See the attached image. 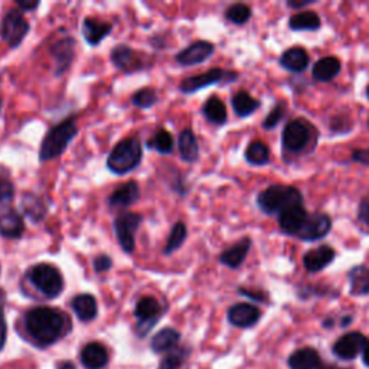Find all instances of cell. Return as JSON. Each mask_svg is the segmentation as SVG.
Returning <instances> with one entry per match:
<instances>
[{
	"mask_svg": "<svg viewBox=\"0 0 369 369\" xmlns=\"http://www.w3.org/2000/svg\"><path fill=\"white\" fill-rule=\"evenodd\" d=\"M81 362L87 369L104 368L109 362V350L102 344H88L81 350Z\"/></svg>",
	"mask_w": 369,
	"mask_h": 369,
	"instance_id": "obj_24",
	"label": "cell"
},
{
	"mask_svg": "<svg viewBox=\"0 0 369 369\" xmlns=\"http://www.w3.org/2000/svg\"><path fill=\"white\" fill-rule=\"evenodd\" d=\"M332 228V219L324 212L309 214L302 230L298 234V238L303 241H319L326 237Z\"/></svg>",
	"mask_w": 369,
	"mask_h": 369,
	"instance_id": "obj_11",
	"label": "cell"
},
{
	"mask_svg": "<svg viewBox=\"0 0 369 369\" xmlns=\"http://www.w3.org/2000/svg\"><path fill=\"white\" fill-rule=\"evenodd\" d=\"M179 339H181V333L178 331L173 328H165L153 336L150 346L153 352H157V353L170 352L178 346Z\"/></svg>",
	"mask_w": 369,
	"mask_h": 369,
	"instance_id": "obj_32",
	"label": "cell"
},
{
	"mask_svg": "<svg viewBox=\"0 0 369 369\" xmlns=\"http://www.w3.org/2000/svg\"><path fill=\"white\" fill-rule=\"evenodd\" d=\"M251 245H253V241H251L249 237L241 238L238 243H235L234 245H231L230 248L224 249L223 253H221L219 256L221 264L227 265L230 269H238L245 261L251 249Z\"/></svg>",
	"mask_w": 369,
	"mask_h": 369,
	"instance_id": "obj_19",
	"label": "cell"
},
{
	"mask_svg": "<svg viewBox=\"0 0 369 369\" xmlns=\"http://www.w3.org/2000/svg\"><path fill=\"white\" fill-rule=\"evenodd\" d=\"M369 339L361 332H348L333 344V355L341 361H353L362 355Z\"/></svg>",
	"mask_w": 369,
	"mask_h": 369,
	"instance_id": "obj_10",
	"label": "cell"
},
{
	"mask_svg": "<svg viewBox=\"0 0 369 369\" xmlns=\"http://www.w3.org/2000/svg\"><path fill=\"white\" fill-rule=\"evenodd\" d=\"M143 223V215L137 212H123L114 219V232L124 253L131 254L136 249V234Z\"/></svg>",
	"mask_w": 369,
	"mask_h": 369,
	"instance_id": "obj_7",
	"label": "cell"
},
{
	"mask_svg": "<svg viewBox=\"0 0 369 369\" xmlns=\"http://www.w3.org/2000/svg\"><path fill=\"white\" fill-rule=\"evenodd\" d=\"M214 52H215L214 43L208 41H197L194 43H190L189 47H186L181 52L176 54L175 60L183 67H194L205 63L206 60H210Z\"/></svg>",
	"mask_w": 369,
	"mask_h": 369,
	"instance_id": "obj_14",
	"label": "cell"
},
{
	"mask_svg": "<svg viewBox=\"0 0 369 369\" xmlns=\"http://www.w3.org/2000/svg\"><path fill=\"white\" fill-rule=\"evenodd\" d=\"M307 215L309 212L304 210L303 203L293 205L290 208L278 214V225L283 230V232L298 237V234L302 230Z\"/></svg>",
	"mask_w": 369,
	"mask_h": 369,
	"instance_id": "obj_17",
	"label": "cell"
},
{
	"mask_svg": "<svg viewBox=\"0 0 369 369\" xmlns=\"http://www.w3.org/2000/svg\"><path fill=\"white\" fill-rule=\"evenodd\" d=\"M366 97H368V100H369V85L366 87Z\"/></svg>",
	"mask_w": 369,
	"mask_h": 369,
	"instance_id": "obj_55",
	"label": "cell"
},
{
	"mask_svg": "<svg viewBox=\"0 0 369 369\" xmlns=\"http://www.w3.org/2000/svg\"><path fill=\"white\" fill-rule=\"evenodd\" d=\"M237 78H238V72L227 71L223 68H212L203 74H198V76L185 78L179 88L183 94H195L197 91L202 90V88H206L214 84H219L223 81L234 82Z\"/></svg>",
	"mask_w": 369,
	"mask_h": 369,
	"instance_id": "obj_9",
	"label": "cell"
},
{
	"mask_svg": "<svg viewBox=\"0 0 369 369\" xmlns=\"http://www.w3.org/2000/svg\"><path fill=\"white\" fill-rule=\"evenodd\" d=\"M113 31V25L110 22H102L94 18H85L82 23V35L84 39L91 47H97L104 41Z\"/></svg>",
	"mask_w": 369,
	"mask_h": 369,
	"instance_id": "obj_23",
	"label": "cell"
},
{
	"mask_svg": "<svg viewBox=\"0 0 369 369\" xmlns=\"http://www.w3.org/2000/svg\"><path fill=\"white\" fill-rule=\"evenodd\" d=\"M26 277L31 284L48 299L60 296L65 286L61 271L49 262H39L32 265L27 270Z\"/></svg>",
	"mask_w": 369,
	"mask_h": 369,
	"instance_id": "obj_6",
	"label": "cell"
},
{
	"mask_svg": "<svg viewBox=\"0 0 369 369\" xmlns=\"http://www.w3.org/2000/svg\"><path fill=\"white\" fill-rule=\"evenodd\" d=\"M238 293L241 294V296H245L251 300H256V302H265V299H267V294L262 293V291H257V290H248V289H244V287H240Z\"/></svg>",
	"mask_w": 369,
	"mask_h": 369,
	"instance_id": "obj_47",
	"label": "cell"
},
{
	"mask_svg": "<svg viewBox=\"0 0 369 369\" xmlns=\"http://www.w3.org/2000/svg\"><path fill=\"white\" fill-rule=\"evenodd\" d=\"M25 328L39 346H49L69 332L71 322L58 309L41 306L27 310Z\"/></svg>",
	"mask_w": 369,
	"mask_h": 369,
	"instance_id": "obj_1",
	"label": "cell"
},
{
	"mask_svg": "<svg viewBox=\"0 0 369 369\" xmlns=\"http://www.w3.org/2000/svg\"><path fill=\"white\" fill-rule=\"evenodd\" d=\"M22 210L23 214L32 221V223H39L48 214V206L43 203L41 197L34 194H25L22 198Z\"/></svg>",
	"mask_w": 369,
	"mask_h": 369,
	"instance_id": "obj_33",
	"label": "cell"
},
{
	"mask_svg": "<svg viewBox=\"0 0 369 369\" xmlns=\"http://www.w3.org/2000/svg\"><path fill=\"white\" fill-rule=\"evenodd\" d=\"M336 251L331 245H320L317 248L309 249L303 257L304 269L309 273H319L335 260Z\"/></svg>",
	"mask_w": 369,
	"mask_h": 369,
	"instance_id": "obj_18",
	"label": "cell"
},
{
	"mask_svg": "<svg viewBox=\"0 0 369 369\" xmlns=\"http://www.w3.org/2000/svg\"><path fill=\"white\" fill-rule=\"evenodd\" d=\"M0 110H2V100H0Z\"/></svg>",
	"mask_w": 369,
	"mask_h": 369,
	"instance_id": "obj_56",
	"label": "cell"
},
{
	"mask_svg": "<svg viewBox=\"0 0 369 369\" xmlns=\"http://www.w3.org/2000/svg\"><path fill=\"white\" fill-rule=\"evenodd\" d=\"M147 147L152 150H156L160 155H170L175 147L172 133L165 128H159L150 137V140L147 142Z\"/></svg>",
	"mask_w": 369,
	"mask_h": 369,
	"instance_id": "obj_36",
	"label": "cell"
},
{
	"mask_svg": "<svg viewBox=\"0 0 369 369\" xmlns=\"http://www.w3.org/2000/svg\"><path fill=\"white\" fill-rule=\"evenodd\" d=\"M323 364L320 353L315 348H300L294 350L287 359L290 369H319Z\"/></svg>",
	"mask_w": 369,
	"mask_h": 369,
	"instance_id": "obj_20",
	"label": "cell"
},
{
	"mask_svg": "<svg viewBox=\"0 0 369 369\" xmlns=\"http://www.w3.org/2000/svg\"><path fill=\"white\" fill-rule=\"evenodd\" d=\"M368 128H369V122H368Z\"/></svg>",
	"mask_w": 369,
	"mask_h": 369,
	"instance_id": "obj_57",
	"label": "cell"
},
{
	"mask_svg": "<svg viewBox=\"0 0 369 369\" xmlns=\"http://www.w3.org/2000/svg\"><path fill=\"white\" fill-rule=\"evenodd\" d=\"M228 322L235 328H253L261 319V310L249 303H237L228 309Z\"/></svg>",
	"mask_w": 369,
	"mask_h": 369,
	"instance_id": "obj_16",
	"label": "cell"
},
{
	"mask_svg": "<svg viewBox=\"0 0 369 369\" xmlns=\"http://www.w3.org/2000/svg\"><path fill=\"white\" fill-rule=\"evenodd\" d=\"M16 5L19 8V10H23V12H32V10L39 8L38 0H35V2H31V0H27V2H25V0H18Z\"/></svg>",
	"mask_w": 369,
	"mask_h": 369,
	"instance_id": "obj_49",
	"label": "cell"
},
{
	"mask_svg": "<svg viewBox=\"0 0 369 369\" xmlns=\"http://www.w3.org/2000/svg\"><path fill=\"white\" fill-rule=\"evenodd\" d=\"M186 237H188L186 225L182 223V221H178V223H176L170 230V234L166 240V245L164 248V254L165 256L173 254L176 249H179L183 245Z\"/></svg>",
	"mask_w": 369,
	"mask_h": 369,
	"instance_id": "obj_37",
	"label": "cell"
},
{
	"mask_svg": "<svg viewBox=\"0 0 369 369\" xmlns=\"http://www.w3.org/2000/svg\"><path fill=\"white\" fill-rule=\"evenodd\" d=\"M312 3H315V0H289L287 6L291 8V9L299 10V9H302L304 6H309V5H312Z\"/></svg>",
	"mask_w": 369,
	"mask_h": 369,
	"instance_id": "obj_50",
	"label": "cell"
},
{
	"mask_svg": "<svg viewBox=\"0 0 369 369\" xmlns=\"http://www.w3.org/2000/svg\"><path fill=\"white\" fill-rule=\"evenodd\" d=\"M231 104H232L235 114L245 119V117L251 115L254 111H257L260 109L261 102H260V100H256L254 97L249 96V93L243 90V91H238L237 94L232 96Z\"/></svg>",
	"mask_w": 369,
	"mask_h": 369,
	"instance_id": "obj_34",
	"label": "cell"
},
{
	"mask_svg": "<svg viewBox=\"0 0 369 369\" xmlns=\"http://www.w3.org/2000/svg\"><path fill=\"white\" fill-rule=\"evenodd\" d=\"M179 155L186 164H195L199 159V144L192 128H185L179 135L178 140Z\"/></svg>",
	"mask_w": 369,
	"mask_h": 369,
	"instance_id": "obj_29",
	"label": "cell"
},
{
	"mask_svg": "<svg viewBox=\"0 0 369 369\" xmlns=\"http://www.w3.org/2000/svg\"><path fill=\"white\" fill-rule=\"evenodd\" d=\"M160 315H161V307L155 298L152 296L142 298L135 307V316L139 320L137 324L139 332L142 335H146L149 332L153 324L159 320Z\"/></svg>",
	"mask_w": 369,
	"mask_h": 369,
	"instance_id": "obj_15",
	"label": "cell"
},
{
	"mask_svg": "<svg viewBox=\"0 0 369 369\" xmlns=\"http://www.w3.org/2000/svg\"><path fill=\"white\" fill-rule=\"evenodd\" d=\"M245 160L249 165L264 166L270 161V149L267 144L260 140H254L248 144L245 149Z\"/></svg>",
	"mask_w": 369,
	"mask_h": 369,
	"instance_id": "obj_35",
	"label": "cell"
},
{
	"mask_svg": "<svg viewBox=\"0 0 369 369\" xmlns=\"http://www.w3.org/2000/svg\"><path fill=\"white\" fill-rule=\"evenodd\" d=\"M189 355V350L186 348H179L173 349L168 352V355L161 359L159 369H179L185 359Z\"/></svg>",
	"mask_w": 369,
	"mask_h": 369,
	"instance_id": "obj_40",
	"label": "cell"
},
{
	"mask_svg": "<svg viewBox=\"0 0 369 369\" xmlns=\"http://www.w3.org/2000/svg\"><path fill=\"white\" fill-rule=\"evenodd\" d=\"M352 159L355 161H359V164L362 165H369V150H364V149L355 150L352 155Z\"/></svg>",
	"mask_w": 369,
	"mask_h": 369,
	"instance_id": "obj_48",
	"label": "cell"
},
{
	"mask_svg": "<svg viewBox=\"0 0 369 369\" xmlns=\"http://www.w3.org/2000/svg\"><path fill=\"white\" fill-rule=\"evenodd\" d=\"M78 135L77 117L71 115L64 122L54 126L43 139L39 149V160L49 161L60 157L69 146V143Z\"/></svg>",
	"mask_w": 369,
	"mask_h": 369,
	"instance_id": "obj_2",
	"label": "cell"
},
{
	"mask_svg": "<svg viewBox=\"0 0 369 369\" xmlns=\"http://www.w3.org/2000/svg\"><path fill=\"white\" fill-rule=\"evenodd\" d=\"M362 362L366 368H369V342L366 344L364 352H362Z\"/></svg>",
	"mask_w": 369,
	"mask_h": 369,
	"instance_id": "obj_51",
	"label": "cell"
},
{
	"mask_svg": "<svg viewBox=\"0 0 369 369\" xmlns=\"http://www.w3.org/2000/svg\"><path fill=\"white\" fill-rule=\"evenodd\" d=\"M143 147L137 137H127L117 143L107 159V168L114 175H127L135 170L142 161Z\"/></svg>",
	"mask_w": 369,
	"mask_h": 369,
	"instance_id": "obj_4",
	"label": "cell"
},
{
	"mask_svg": "<svg viewBox=\"0 0 369 369\" xmlns=\"http://www.w3.org/2000/svg\"><path fill=\"white\" fill-rule=\"evenodd\" d=\"M319 369H348V368H341V366H337V365H331V364L323 362Z\"/></svg>",
	"mask_w": 369,
	"mask_h": 369,
	"instance_id": "obj_53",
	"label": "cell"
},
{
	"mask_svg": "<svg viewBox=\"0 0 369 369\" xmlns=\"http://www.w3.org/2000/svg\"><path fill=\"white\" fill-rule=\"evenodd\" d=\"M76 47L77 42L71 36L58 39L52 43L49 52L54 58L55 76H63V74L67 72L68 68L72 65L74 58H76Z\"/></svg>",
	"mask_w": 369,
	"mask_h": 369,
	"instance_id": "obj_12",
	"label": "cell"
},
{
	"mask_svg": "<svg viewBox=\"0 0 369 369\" xmlns=\"http://www.w3.org/2000/svg\"><path fill=\"white\" fill-rule=\"evenodd\" d=\"M110 60L113 65L126 74L139 72L146 68V60L137 54L135 49L128 48L127 45H117L113 48L110 54Z\"/></svg>",
	"mask_w": 369,
	"mask_h": 369,
	"instance_id": "obj_13",
	"label": "cell"
},
{
	"mask_svg": "<svg viewBox=\"0 0 369 369\" xmlns=\"http://www.w3.org/2000/svg\"><path fill=\"white\" fill-rule=\"evenodd\" d=\"M309 63V55L302 47H293L280 56V65L290 72H303Z\"/></svg>",
	"mask_w": 369,
	"mask_h": 369,
	"instance_id": "obj_28",
	"label": "cell"
},
{
	"mask_svg": "<svg viewBox=\"0 0 369 369\" xmlns=\"http://www.w3.org/2000/svg\"><path fill=\"white\" fill-rule=\"evenodd\" d=\"M251 8L245 3H235L231 5L227 10H225V18L234 23V25H244L251 19Z\"/></svg>",
	"mask_w": 369,
	"mask_h": 369,
	"instance_id": "obj_38",
	"label": "cell"
},
{
	"mask_svg": "<svg viewBox=\"0 0 369 369\" xmlns=\"http://www.w3.org/2000/svg\"><path fill=\"white\" fill-rule=\"evenodd\" d=\"M287 111V106L284 101H280L274 106V109L269 113V115L265 117L262 122V128L265 130H273L274 127H277V124L283 120V117L286 115Z\"/></svg>",
	"mask_w": 369,
	"mask_h": 369,
	"instance_id": "obj_42",
	"label": "cell"
},
{
	"mask_svg": "<svg viewBox=\"0 0 369 369\" xmlns=\"http://www.w3.org/2000/svg\"><path fill=\"white\" fill-rule=\"evenodd\" d=\"M302 192L290 185H271L257 197L258 208L267 215H278L293 205H302Z\"/></svg>",
	"mask_w": 369,
	"mask_h": 369,
	"instance_id": "obj_3",
	"label": "cell"
},
{
	"mask_svg": "<svg viewBox=\"0 0 369 369\" xmlns=\"http://www.w3.org/2000/svg\"><path fill=\"white\" fill-rule=\"evenodd\" d=\"M29 31H31V26L19 9H10L0 23V36L10 48H18Z\"/></svg>",
	"mask_w": 369,
	"mask_h": 369,
	"instance_id": "obj_8",
	"label": "cell"
},
{
	"mask_svg": "<svg viewBox=\"0 0 369 369\" xmlns=\"http://www.w3.org/2000/svg\"><path fill=\"white\" fill-rule=\"evenodd\" d=\"M71 306H72L74 313L77 315V317L81 322H91L98 315L97 300L93 294H88V293L78 294V296L72 299Z\"/></svg>",
	"mask_w": 369,
	"mask_h": 369,
	"instance_id": "obj_25",
	"label": "cell"
},
{
	"mask_svg": "<svg viewBox=\"0 0 369 369\" xmlns=\"http://www.w3.org/2000/svg\"><path fill=\"white\" fill-rule=\"evenodd\" d=\"M157 100H159L157 93L153 90V88H149V87L142 88V90H139L131 97L133 106L137 109H152L157 102Z\"/></svg>",
	"mask_w": 369,
	"mask_h": 369,
	"instance_id": "obj_39",
	"label": "cell"
},
{
	"mask_svg": "<svg viewBox=\"0 0 369 369\" xmlns=\"http://www.w3.org/2000/svg\"><path fill=\"white\" fill-rule=\"evenodd\" d=\"M317 142V131L313 124L304 119L290 120L282 136L283 149L293 155H300L307 149H313Z\"/></svg>",
	"mask_w": 369,
	"mask_h": 369,
	"instance_id": "obj_5",
	"label": "cell"
},
{
	"mask_svg": "<svg viewBox=\"0 0 369 369\" xmlns=\"http://www.w3.org/2000/svg\"><path fill=\"white\" fill-rule=\"evenodd\" d=\"M358 219L365 227L369 228V194L365 195L358 208Z\"/></svg>",
	"mask_w": 369,
	"mask_h": 369,
	"instance_id": "obj_45",
	"label": "cell"
},
{
	"mask_svg": "<svg viewBox=\"0 0 369 369\" xmlns=\"http://www.w3.org/2000/svg\"><path fill=\"white\" fill-rule=\"evenodd\" d=\"M352 130V122L348 115H335L331 122V131L335 135H345Z\"/></svg>",
	"mask_w": 369,
	"mask_h": 369,
	"instance_id": "obj_43",
	"label": "cell"
},
{
	"mask_svg": "<svg viewBox=\"0 0 369 369\" xmlns=\"http://www.w3.org/2000/svg\"><path fill=\"white\" fill-rule=\"evenodd\" d=\"M289 26L291 31H317L322 26L320 16L313 10H303L294 13L289 19Z\"/></svg>",
	"mask_w": 369,
	"mask_h": 369,
	"instance_id": "obj_30",
	"label": "cell"
},
{
	"mask_svg": "<svg viewBox=\"0 0 369 369\" xmlns=\"http://www.w3.org/2000/svg\"><path fill=\"white\" fill-rule=\"evenodd\" d=\"M353 320V317L352 316H344L342 317V328H345V326H348V324H350V322Z\"/></svg>",
	"mask_w": 369,
	"mask_h": 369,
	"instance_id": "obj_54",
	"label": "cell"
},
{
	"mask_svg": "<svg viewBox=\"0 0 369 369\" xmlns=\"http://www.w3.org/2000/svg\"><path fill=\"white\" fill-rule=\"evenodd\" d=\"M5 294L0 290V350L3 349L6 344V335H8V324L5 320Z\"/></svg>",
	"mask_w": 369,
	"mask_h": 369,
	"instance_id": "obj_44",
	"label": "cell"
},
{
	"mask_svg": "<svg viewBox=\"0 0 369 369\" xmlns=\"http://www.w3.org/2000/svg\"><path fill=\"white\" fill-rule=\"evenodd\" d=\"M25 231V223L22 215L14 211L8 210L0 214V235L9 240H19Z\"/></svg>",
	"mask_w": 369,
	"mask_h": 369,
	"instance_id": "obj_21",
	"label": "cell"
},
{
	"mask_svg": "<svg viewBox=\"0 0 369 369\" xmlns=\"http://www.w3.org/2000/svg\"><path fill=\"white\" fill-rule=\"evenodd\" d=\"M140 198V188L137 182L131 181L120 188H117L113 194L109 197L107 203L111 208H126L133 203H136Z\"/></svg>",
	"mask_w": 369,
	"mask_h": 369,
	"instance_id": "obj_22",
	"label": "cell"
},
{
	"mask_svg": "<svg viewBox=\"0 0 369 369\" xmlns=\"http://www.w3.org/2000/svg\"><path fill=\"white\" fill-rule=\"evenodd\" d=\"M14 197V186L8 170L0 166V205L8 203Z\"/></svg>",
	"mask_w": 369,
	"mask_h": 369,
	"instance_id": "obj_41",
	"label": "cell"
},
{
	"mask_svg": "<svg viewBox=\"0 0 369 369\" xmlns=\"http://www.w3.org/2000/svg\"><path fill=\"white\" fill-rule=\"evenodd\" d=\"M342 64L337 56H324L313 65V78L317 82H329L339 72H341Z\"/></svg>",
	"mask_w": 369,
	"mask_h": 369,
	"instance_id": "obj_26",
	"label": "cell"
},
{
	"mask_svg": "<svg viewBox=\"0 0 369 369\" xmlns=\"http://www.w3.org/2000/svg\"><path fill=\"white\" fill-rule=\"evenodd\" d=\"M56 369H77V366L74 365L71 361H64V362H60V364H58Z\"/></svg>",
	"mask_w": 369,
	"mask_h": 369,
	"instance_id": "obj_52",
	"label": "cell"
},
{
	"mask_svg": "<svg viewBox=\"0 0 369 369\" xmlns=\"http://www.w3.org/2000/svg\"><path fill=\"white\" fill-rule=\"evenodd\" d=\"M348 282L352 296H366L369 294V267L355 265L348 273Z\"/></svg>",
	"mask_w": 369,
	"mask_h": 369,
	"instance_id": "obj_27",
	"label": "cell"
},
{
	"mask_svg": "<svg viewBox=\"0 0 369 369\" xmlns=\"http://www.w3.org/2000/svg\"><path fill=\"white\" fill-rule=\"evenodd\" d=\"M202 113L206 117V120L211 122L215 126H223L228 120V113H227L224 101L216 96H212L206 100Z\"/></svg>",
	"mask_w": 369,
	"mask_h": 369,
	"instance_id": "obj_31",
	"label": "cell"
},
{
	"mask_svg": "<svg viewBox=\"0 0 369 369\" xmlns=\"http://www.w3.org/2000/svg\"><path fill=\"white\" fill-rule=\"evenodd\" d=\"M111 267H113V260L109 256L101 254V256L94 258V270L97 273H106Z\"/></svg>",
	"mask_w": 369,
	"mask_h": 369,
	"instance_id": "obj_46",
	"label": "cell"
}]
</instances>
